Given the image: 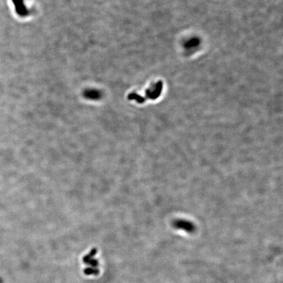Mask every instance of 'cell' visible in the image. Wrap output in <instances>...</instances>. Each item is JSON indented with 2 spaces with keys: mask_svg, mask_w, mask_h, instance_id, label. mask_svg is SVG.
I'll use <instances>...</instances> for the list:
<instances>
[{
  "mask_svg": "<svg viewBox=\"0 0 283 283\" xmlns=\"http://www.w3.org/2000/svg\"><path fill=\"white\" fill-rule=\"evenodd\" d=\"M84 97L90 100H98L100 98L102 94L99 90L96 89H88L83 92Z\"/></svg>",
  "mask_w": 283,
  "mask_h": 283,
  "instance_id": "3",
  "label": "cell"
},
{
  "mask_svg": "<svg viewBox=\"0 0 283 283\" xmlns=\"http://www.w3.org/2000/svg\"><path fill=\"white\" fill-rule=\"evenodd\" d=\"M162 83L161 82H159L158 83H157L156 87L154 88V90H152V89H148L146 91V98H151V99H155L157 97H159V96L160 95L161 92V89H162Z\"/></svg>",
  "mask_w": 283,
  "mask_h": 283,
  "instance_id": "2",
  "label": "cell"
},
{
  "mask_svg": "<svg viewBox=\"0 0 283 283\" xmlns=\"http://www.w3.org/2000/svg\"><path fill=\"white\" fill-rule=\"evenodd\" d=\"M87 264L91 265V266H92L93 267H96L97 266H98V260H96V259L92 258V259H90V260L88 261V262H87Z\"/></svg>",
  "mask_w": 283,
  "mask_h": 283,
  "instance_id": "8",
  "label": "cell"
},
{
  "mask_svg": "<svg viewBox=\"0 0 283 283\" xmlns=\"http://www.w3.org/2000/svg\"><path fill=\"white\" fill-rule=\"evenodd\" d=\"M129 98L130 100H135L138 103H143L145 101V98L144 97H142V96H140V95H137V94H130L129 95Z\"/></svg>",
  "mask_w": 283,
  "mask_h": 283,
  "instance_id": "7",
  "label": "cell"
},
{
  "mask_svg": "<svg viewBox=\"0 0 283 283\" xmlns=\"http://www.w3.org/2000/svg\"><path fill=\"white\" fill-rule=\"evenodd\" d=\"M13 2L18 15L22 16H26L29 14V11L24 6L23 0H13Z\"/></svg>",
  "mask_w": 283,
  "mask_h": 283,
  "instance_id": "1",
  "label": "cell"
},
{
  "mask_svg": "<svg viewBox=\"0 0 283 283\" xmlns=\"http://www.w3.org/2000/svg\"><path fill=\"white\" fill-rule=\"evenodd\" d=\"M174 226L177 228H182L187 231H192L193 229V226L192 223L190 222L182 220V219L176 221L174 222Z\"/></svg>",
  "mask_w": 283,
  "mask_h": 283,
  "instance_id": "4",
  "label": "cell"
},
{
  "mask_svg": "<svg viewBox=\"0 0 283 283\" xmlns=\"http://www.w3.org/2000/svg\"><path fill=\"white\" fill-rule=\"evenodd\" d=\"M97 248H94L92 249L90 251V252H89L87 255L83 257V261L84 263L87 264V262L90 260V259L92 258V257H94V256L97 254Z\"/></svg>",
  "mask_w": 283,
  "mask_h": 283,
  "instance_id": "5",
  "label": "cell"
},
{
  "mask_svg": "<svg viewBox=\"0 0 283 283\" xmlns=\"http://www.w3.org/2000/svg\"><path fill=\"white\" fill-rule=\"evenodd\" d=\"M99 273H100L99 270L96 267H87L84 269V273L87 275H97L99 274Z\"/></svg>",
  "mask_w": 283,
  "mask_h": 283,
  "instance_id": "6",
  "label": "cell"
}]
</instances>
